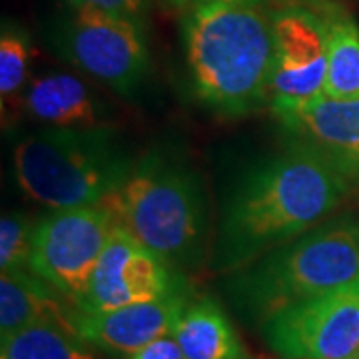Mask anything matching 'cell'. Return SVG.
Here are the masks:
<instances>
[{
	"label": "cell",
	"instance_id": "cell-1",
	"mask_svg": "<svg viewBox=\"0 0 359 359\" xmlns=\"http://www.w3.org/2000/svg\"><path fill=\"white\" fill-rule=\"evenodd\" d=\"M351 184L341 168L302 146L252 168L226 204L214 266L238 271L313 230L341 204Z\"/></svg>",
	"mask_w": 359,
	"mask_h": 359
},
{
	"label": "cell",
	"instance_id": "cell-2",
	"mask_svg": "<svg viewBox=\"0 0 359 359\" xmlns=\"http://www.w3.org/2000/svg\"><path fill=\"white\" fill-rule=\"evenodd\" d=\"M182 39L198 98L244 116L269 104L273 25L264 6L214 2L184 13Z\"/></svg>",
	"mask_w": 359,
	"mask_h": 359
},
{
	"label": "cell",
	"instance_id": "cell-3",
	"mask_svg": "<svg viewBox=\"0 0 359 359\" xmlns=\"http://www.w3.org/2000/svg\"><path fill=\"white\" fill-rule=\"evenodd\" d=\"M359 280V224L323 222L287 244L238 269L228 295L245 321L264 323L273 313Z\"/></svg>",
	"mask_w": 359,
	"mask_h": 359
},
{
	"label": "cell",
	"instance_id": "cell-4",
	"mask_svg": "<svg viewBox=\"0 0 359 359\" xmlns=\"http://www.w3.org/2000/svg\"><path fill=\"white\" fill-rule=\"evenodd\" d=\"M134 166L118 138L102 126H52L14 148L20 190L52 210L100 204L128 180Z\"/></svg>",
	"mask_w": 359,
	"mask_h": 359
},
{
	"label": "cell",
	"instance_id": "cell-5",
	"mask_svg": "<svg viewBox=\"0 0 359 359\" xmlns=\"http://www.w3.org/2000/svg\"><path fill=\"white\" fill-rule=\"evenodd\" d=\"M102 204L116 226L172 268H192L202 259L208 224L204 194L196 174L186 166L166 156L148 154Z\"/></svg>",
	"mask_w": 359,
	"mask_h": 359
},
{
	"label": "cell",
	"instance_id": "cell-6",
	"mask_svg": "<svg viewBox=\"0 0 359 359\" xmlns=\"http://www.w3.org/2000/svg\"><path fill=\"white\" fill-rule=\"evenodd\" d=\"M114 226L102 202L52 210L34 224L28 269L78 308Z\"/></svg>",
	"mask_w": 359,
	"mask_h": 359
},
{
	"label": "cell",
	"instance_id": "cell-7",
	"mask_svg": "<svg viewBox=\"0 0 359 359\" xmlns=\"http://www.w3.org/2000/svg\"><path fill=\"white\" fill-rule=\"evenodd\" d=\"M58 46L68 62L124 96L148 74L150 56L142 25L124 16L72 8V16L58 32Z\"/></svg>",
	"mask_w": 359,
	"mask_h": 359
},
{
	"label": "cell",
	"instance_id": "cell-8",
	"mask_svg": "<svg viewBox=\"0 0 359 359\" xmlns=\"http://www.w3.org/2000/svg\"><path fill=\"white\" fill-rule=\"evenodd\" d=\"M262 332L283 359H359V280L273 313Z\"/></svg>",
	"mask_w": 359,
	"mask_h": 359
},
{
	"label": "cell",
	"instance_id": "cell-9",
	"mask_svg": "<svg viewBox=\"0 0 359 359\" xmlns=\"http://www.w3.org/2000/svg\"><path fill=\"white\" fill-rule=\"evenodd\" d=\"M271 25L273 70L268 106L278 114L325 94L330 22L316 11L285 6L271 13Z\"/></svg>",
	"mask_w": 359,
	"mask_h": 359
},
{
	"label": "cell",
	"instance_id": "cell-10",
	"mask_svg": "<svg viewBox=\"0 0 359 359\" xmlns=\"http://www.w3.org/2000/svg\"><path fill=\"white\" fill-rule=\"evenodd\" d=\"M182 290H186V283L176 268L124 228L114 226L92 273L88 292L76 309L82 313H102Z\"/></svg>",
	"mask_w": 359,
	"mask_h": 359
},
{
	"label": "cell",
	"instance_id": "cell-11",
	"mask_svg": "<svg viewBox=\"0 0 359 359\" xmlns=\"http://www.w3.org/2000/svg\"><path fill=\"white\" fill-rule=\"evenodd\" d=\"M186 290L160 299L142 302L102 313L74 311L72 325L88 346L114 355H132L160 337L174 334V327L190 304Z\"/></svg>",
	"mask_w": 359,
	"mask_h": 359
},
{
	"label": "cell",
	"instance_id": "cell-12",
	"mask_svg": "<svg viewBox=\"0 0 359 359\" xmlns=\"http://www.w3.org/2000/svg\"><path fill=\"white\" fill-rule=\"evenodd\" d=\"M295 146L323 156L353 180L359 178V98L320 96L311 102L278 112Z\"/></svg>",
	"mask_w": 359,
	"mask_h": 359
},
{
	"label": "cell",
	"instance_id": "cell-13",
	"mask_svg": "<svg viewBox=\"0 0 359 359\" xmlns=\"http://www.w3.org/2000/svg\"><path fill=\"white\" fill-rule=\"evenodd\" d=\"M50 283L40 280L30 269L2 271L0 278V334L13 335L39 323H58L72 327L76 309L62 302ZM66 299V297H65Z\"/></svg>",
	"mask_w": 359,
	"mask_h": 359
},
{
	"label": "cell",
	"instance_id": "cell-14",
	"mask_svg": "<svg viewBox=\"0 0 359 359\" xmlns=\"http://www.w3.org/2000/svg\"><path fill=\"white\" fill-rule=\"evenodd\" d=\"M26 112L56 128H94L100 104L88 86L72 74L52 72L36 78L25 96Z\"/></svg>",
	"mask_w": 359,
	"mask_h": 359
},
{
	"label": "cell",
	"instance_id": "cell-15",
	"mask_svg": "<svg viewBox=\"0 0 359 359\" xmlns=\"http://www.w3.org/2000/svg\"><path fill=\"white\" fill-rule=\"evenodd\" d=\"M172 337L188 359H252L226 311L210 297L188 304Z\"/></svg>",
	"mask_w": 359,
	"mask_h": 359
},
{
	"label": "cell",
	"instance_id": "cell-16",
	"mask_svg": "<svg viewBox=\"0 0 359 359\" xmlns=\"http://www.w3.org/2000/svg\"><path fill=\"white\" fill-rule=\"evenodd\" d=\"M88 344L58 323H39L2 337L0 359H94Z\"/></svg>",
	"mask_w": 359,
	"mask_h": 359
},
{
	"label": "cell",
	"instance_id": "cell-17",
	"mask_svg": "<svg viewBox=\"0 0 359 359\" xmlns=\"http://www.w3.org/2000/svg\"><path fill=\"white\" fill-rule=\"evenodd\" d=\"M330 22V56L325 96L359 98V28L351 16L332 11Z\"/></svg>",
	"mask_w": 359,
	"mask_h": 359
},
{
	"label": "cell",
	"instance_id": "cell-18",
	"mask_svg": "<svg viewBox=\"0 0 359 359\" xmlns=\"http://www.w3.org/2000/svg\"><path fill=\"white\" fill-rule=\"evenodd\" d=\"M28 65L30 48L26 34L16 26L4 25L0 36V92L4 102L22 88L28 76Z\"/></svg>",
	"mask_w": 359,
	"mask_h": 359
},
{
	"label": "cell",
	"instance_id": "cell-19",
	"mask_svg": "<svg viewBox=\"0 0 359 359\" xmlns=\"http://www.w3.org/2000/svg\"><path fill=\"white\" fill-rule=\"evenodd\" d=\"M34 224L25 214H4L0 222V269H28Z\"/></svg>",
	"mask_w": 359,
	"mask_h": 359
},
{
	"label": "cell",
	"instance_id": "cell-20",
	"mask_svg": "<svg viewBox=\"0 0 359 359\" xmlns=\"http://www.w3.org/2000/svg\"><path fill=\"white\" fill-rule=\"evenodd\" d=\"M72 8H94L124 16L142 25L146 16V0H66Z\"/></svg>",
	"mask_w": 359,
	"mask_h": 359
},
{
	"label": "cell",
	"instance_id": "cell-21",
	"mask_svg": "<svg viewBox=\"0 0 359 359\" xmlns=\"http://www.w3.org/2000/svg\"><path fill=\"white\" fill-rule=\"evenodd\" d=\"M128 359H188V358H186V353L182 351V347H180L178 341H176L172 335H168V337H160V339H156V341H152L150 346L138 349V351H136V353H132Z\"/></svg>",
	"mask_w": 359,
	"mask_h": 359
},
{
	"label": "cell",
	"instance_id": "cell-22",
	"mask_svg": "<svg viewBox=\"0 0 359 359\" xmlns=\"http://www.w3.org/2000/svg\"><path fill=\"white\" fill-rule=\"evenodd\" d=\"M214 2H228V4H252V6H264L266 0H172L174 6L182 8L184 13L196 8V6H202V4H214Z\"/></svg>",
	"mask_w": 359,
	"mask_h": 359
},
{
	"label": "cell",
	"instance_id": "cell-23",
	"mask_svg": "<svg viewBox=\"0 0 359 359\" xmlns=\"http://www.w3.org/2000/svg\"><path fill=\"white\" fill-rule=\"evenodd\" d=\"M252 359H269V358H264V355H259V358H252Z\"/></svg>",
	"mask_w": 359,
	"mask_h": 359
},
{
	"label": "cell",
	"instance_id": "cell-24",
	"mask_svg": "<svg viewBox=\"0 0 359 359\" xmlns=\"http://www.w3.org/2000/svg\"><path fill=\"white\" fill-rule=\"evenodd\" d=\"M358 224H359V219H358Z\"/></svg>",
	"mask_w": 359,
	"mask_h": 359
}]
</instances>
